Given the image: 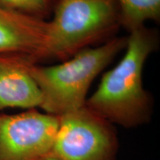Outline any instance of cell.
I'll return each instance as SVG.
<instances>
[{
    "instance_id": "1",
    "label": "cell",
    "mask_w": 160,
    "mask_h": 160,
    "mask_svg": "<svg viewBox=\"0 0 160 160\" xmlns=\"http://www.w3.org/2000/svg\"><path fill=\"white\" fill-rule=\"evenodd\" d=\"M157 41V33L144 25L132 30L122 59L104 74L86 107L108 122L127 128L145 122L151 105L143 88L142 71Z\"/></svg>"
},
{
    "instance_id": "2",
    "label": "cell",
    "mask_w": 160,
    "mask_h": 160,
    "mask_svg": "<svg viewBox=\"0 0 160 160\" xmlns=\"http://www.w3.org/2000/svg\"><path fill=\"white\" fill-rule=\"evenodd\" d=\"M125 45V39L117 38L99 47L80 50L68 61L49 67L27 59V68L42 95V108L60 117L84 107L91 83Z\"/></svg>"
},
{
    "instance_id": "3",
    "label": "cell",
    "mask_w": 160,
    "mask_h": 160,
    "mask_svg": "<svg viewBox=\"0 0 160 160\" xmlns=\"http://www.w3.org/2000/svg\"><path fill=\"white\" fill-rule=\"evenodd\" d=\"M118 19L116 0H57L43 58L74 55L109 31Z\"/></svg>"
},
{
    "instance_id": "4",
    "label": "cell",
    "mask_w": 160,
    "mask_h": 160,
    "mask_svg": "<svg viewBox=\"0 0 160 160\" xmlns=\"http://www.w3.org/2000/svg\"><path fill=\"white\" fill-rule=\"evenodd\" d=\"M117 148L110 122L85 105L60 116L51 154L62 160H113Z\"/></svg>"
},
{
    "instance_id": "5",
    "label": "cell",
    "mask_w": 160,
    "mask_h": 160,
    "mask_svg": "<svg viewBox=\"0 0 160 160\" xmlns=\"http://www.w3.org/2000/svg\"><path fill=\"white\" fill-rule=\"evenodd\" d=\"M59 117L34 110L0 115V160H41L51 154Z\"/></svg>"
},
{
    "instance_id": "6",
    "label": "cell",
    "mask_w": 160,
    "mask_h": 160,
    "mask_svg": "<svg viewBox=\"0 0 160 160\" xmlns=\"http://www.w3.org/2000/svg\"><path fill=\"white\" fill-rule=\"evenodd\" d=\"M48 22L0 5V55L43 58Z\"/></svg>"
},
{
    "instance_id": "7",
    "label": "cell",
    "mask_w": 160,
    "mask_h": 160,
    "mask_svg": "<svg viewBox=\"0 0 160 160\" xmlns=\"http://www.w3.org/2000/svg\"><path fill=\"white\" fill-rule=\"evenodd\" d=\"M27 59L0 55V110L42 107V95L27 68Z\"/></svg>"
},
{
    "instance_id": "8",
    "label": "cell",
    "mask_w": 160,
    "mask_h": 160,
    "mask_svg": "<svg viewBox=\"0 0 160 160\" xmlns=\"http://www.w3.org/2000/svg\"><path fill=\"white\" fill-rule=\"evenodd\" d=\"M119 20L131 31L144 25L148 20L160 17V0H116Z\"/></svg>"
},
{
    "instance_id": "9",
    "label": "cell",
    "mask_w": 160,
    "mask_h": 160,
    "mask_svg": "<svg viewBox=\"0 0 160 160\" xmlns=\"http://www.w3.org/2000/svg\"><path fill=\"white\" fill-rule=\"evenodd\" d=\"M51 0H0V5L33 17L42 18L48 12Z\"/></svg>"
},
{
    "instance_id": "10",
    "label": "cell",
    "mask_w": 160,
    "mask_h": 160,
    "mask_svg": "<svg viewBox=\"0 0 160 160\" xmlns=\"http://www.w3.org/2000/svg\"><path fill=\"white\" fill-rule=\"evenodd\" d=\"M41 160H62V159H59V158L55 157V156H53L52 154H49V155H48L47 157H44L43 159H42Z\"/></svg>"
}]
</instances>
